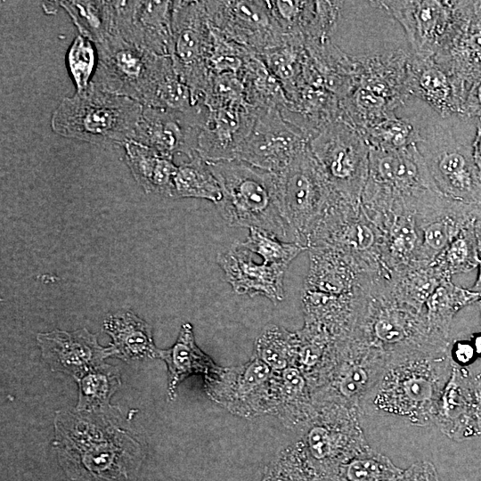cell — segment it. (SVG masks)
<instances>
[{"mask_svg": "<svg viewBox=\"0 0 481 481\" xmlns=\"http://www.w3.org/2000/svg\"><path fill=\"white\" fill-rule=\"evenodd\" d=\"M110 411L57 412L53 445L71 480L137 481L144 452Z\"/></svg>", "mask_w": 481, "mask_h": 481, "instance_id": "cell-1", "label": "cell"}, {"mask_svg": "<svg viewBox=\"0 0 481 481\" xmlns=\"http://www.w3.org/2000/svg\"><path fill=\"white\" fill-rule=\"evenodd\" d=\"M449 347H415L387 357L384 371L359 413L397 416L412 424L435 422L452 374Z\"/></svg>", "mask_w": 481, "mask_h": 481, "instance_id": "cell-2", "label": "cell"}, {"mask_svg": "<svg viewBox=\"0 0 481 481\" xmlns=\"http://www.w3.org/2000/svg\"><path fill=\"white\" fill-rule=\"evenodd\" d=\"M401 107L418 132L416 146L438 190L453 200L481 205V183L467 125L471 118L442 117L413 97Z\"/></svg>", "mask_w": 481, "mask_h": 481, "instance_id": "cell-3", "label": "cell"}, {"mask_svg": "<svg viewBox=\"0 0 481 481\" xmlns=\"http://www.w3.org/2000/svg\"><path fill=\"white\" fill-rule=\"evenodd\" d=\"M436 192H441L416 145L394 151L370 148L361 207L378 227L394 215L413 216Z\"/></svg>", "mask_w": 481, "mask_h": 481, "instance_id": "cell-4", "label": "cell"}, {"mask_svg": "<svg viewBox=\"0 0 481 481\" xmlns=\"http://www.w3.org/2000/svg\"><path fill=\"white\" fill-rule=\"evenodd\" d=\"M223 197L216 204L230 226L257 228L293 241L282 216L274 173L233 159L208 162Z\"/></svg>", "mask_w": 481, "mask_h": 481, "instance_id": "cell-5", "label": "cell"}, {"mask_svg": "<svg viewBox=\"0 0 481 481\" xmlns=\"http://www.w3.org/2000/svg\"><path fill=\"white\" fill-rule=\"evenodd\" d=\"M143 108L138 102L105 92L90 81L85 90L60 102L51 126L67 138L123 146L135 139Z\"/></svg>", "mask_w": 481, "mask_h": 481, "instance_id": "cell-6", "label": "cell"}, {"mask_svg": "<svg viewBox=\"0 0 481 481\" xmlns=\"http://www.w3.org/2000/svg\"><path fill=\"white\" fill-rule=\"evenodd\" d=\"M97 69L91 82L99 89L154 107L161 80L173 67L170 56H159L111 34L95 44Z\"/></svg>", "mask_w": 481, "mask_h": 481, "instance_id": "cell-7", "label": "cell"}, {"mask_svg": "<svg viewBox=\"0 0 481 481\" xmlns=\"http://www.w3.org/2000/svg\"><path fill=\"white\" fill-rule=\"evenodd\" d=\"M326 248L351 257L369 276L388 277L384 234L361 206L338 195L309 236L307 249Z\"/></svg>", "mask_w": 481, "mask_h": 481, "instance_id": "cell-8", "label": "cell"}, {"mask_svg": "<svg viewBox=\"0 0 481 481\" xmlns=\"http://www.w3.org/2000/svg\"><path fill=\"white\" fill-rule=\"evenodd\" d=\"M275 175L281 213L293 241L307 249L310 234L339 194L330 185L309 144Z\"/></svg>", "mask_w": 481, "mask_h": 481, "instance_id": "cell-9", "label": "cell"}, {"mask_svg": "<svg viewBox=\"0 0 481 481\" xmlns=\"http://www.w3.org/2000/svg\"><path fill=\"white\" fill-rule=\"evenodd\" d=\"M313 403L315 411L300 430V440L320 481H329L342 464L369 444L356 409L330 401Z\"/></svg>", "mask_w": 481, "mask_h": 481, "instance_id": "cell-10", "label": "cell"}, {"mask_svg": "<svg viewBox=\"0 0 481 481\" xmlns=\"http://www.w3.org/2000/svg\"><path fill=\"white\" fill-rule=\"evenodd\" d=\"M308 144L334 191L361 206L370 147L359 131L340 115L320 128Z\"/></svg>", "mask_w": 481, "mask_h": 481, "instance_id": "cell-11", "label": "cell"}, {"mask_svg": "<svg viewBox=\"0 0 481 481\" xmlns=\"http://www.w3.org/2000/svg\"><path fill=\"white\" fill-rule=\"evenodd\" d=\"M402 26L411 54L434 57L472 13L473 1H379Z\"/></svg>", "mask_w": 481, "mask_h": 481, "instance_id": "cell-12", "label": "cell"}, {"mask_svg": "<svg viewBox=\"0 0 481 481\" xmlns=\"http://www.w3.org/2000/svg\"><path fill=\"white\" fill-rule=\"evenodd\" d=\"M387 355L349 335L338 341L332 363L312 392L313 402L330 401L359 412V407L381 377Z\"/></svg>", "mask_w": 481, "mask_h": 481, "instance_id": "cell-13", "label": "cell"}, {"mask_svg": "<svg viewBox=\"0 0 481 481\" xmlns=\"http://www.w3.org/2000/svg\"><path fill=\"white\" fill-rule=\"evenodd\" d=\"M172 39L174 69L189 87L193 104H203L212 43L205 1H173Z\"/></svg>", "mask_w": 481, "mask_h": 481, "instance_id": "cell-14", "label": "cell"}, {"mask_svg": "<svg viewBox=\"0 0 481 481\" xmlns=\"http://www.w3.org/2000/svg\"><path fill=\"white\" fill-rule=\"evenodd\" d=\"M280 371L255 355L240 366L221 367L205 379L211 400L231 413L254 418L275 414Z\"/></svg>", "mask_w": 481, "mask_h": 481, "instance_id": "cell-15", "label": "cell"}, {"mask_svg": "<svg viewBox=\"0 0 481 481\" xmlns=\"http://www.w3.org/2000/svg\"><path fill=\"white\" fill-rule=\"evenodd\" d=\"M209 25L256 55L287 44L270 1H205Z\"/></svg>", "mask_w": 481, "mask_h": 481, "instance_id": "cell-16", "label": "cell"}, {"mask_svg": "<svg viewBox=\"0 0 481 481\" xmlns=\"http://www.w3.org/2000/svg\"><path fill=\"white\" fill-rule=\"evenodd\" d=\"M307 146V137L286 121L279 109H257L235 159L276 174Z\"/></svg>", "mask_w": 481, "mask_h": 481, "instance_id": "cell-17", "label": "cell"}, {"mask_svg": "<svg viewBox=\"0 0 481 481\" xmlns=\"http://www.w3.org/2000/svg\"><path fill=\"white\" fill-rule=\"evenodd\" d=\"M208 115L205 104L188 111L143 106L133 141L164 157L180 152L191 159Z\"/></svg>", "mask_w": 481, "mask_h": 481, "instance_id": "cell-18", "label": "cell"}, {"mask_svg": "<svg viewBox=\"0 0 481 481\" xmlns=\"http://www.w3.org/2000/svg\"><path fill=\"white\" fill-rule=\"evenodd\" d=\"M113 33L159 56L172 52L173 1H111Z\"/></svg>", "mask_w": 481, "mask_h": 481, "instance_id": "cell-19", "label": "cell"}, {"mask_svg": "<svg viewBox=\"0 0 481 481\" xmlns=\"http://www.w3.org/2000/svg\"><path fill=\"white\" fill-rule=\"evenodd\" d=\"M406 86L411 97L424 102L440 116H465L466 86L434 57L410 55Z\"/></svg>", "mask_w": 481, "mask_h": 481, "instance_id": "cell-20", "label": "cell"}, {"mask_svg": "<svg viewBox=\"0 0 481 481\" xmlns=\"http://www.w3.org/2000/svg\"><path fill=\"white\" fill-rule=\"evenodd\" d=\"M37 341L51 370L68 374L76 381L110 356V347H102L97 336L85 328L38 333Z\"/></svg>", "mask_w": 481, "mask_h": 481, "instance_id": "cell-21", "label": "cell"}, {"mask_svg": "<svg viewBox=\"0 0 481 481\" xmlns=\"http://www.w3.org/2000/svg\"><path fill=\"white\" fill-rule=\"evenodd\" d=\"M253 253L236 241L217 255L227 282L239 295L264 296L274 305L284 299L283 279L288 266L257 263Z\"/></svg>", "mask_w": 481, "mask_h": 481, "instance_id": "cell-22", "label": "cell"}, {"mask_svg": "<svg viewBox=\"0 0 481 481\" xmlns=\"http://www.w3.org/2000/svg\"><path fill=\"white\" fill-rule=\"evenodd\" d=\"M256 114L257 109L246 102L208 110L199 136L197 153L207 162L235 159Z\"/></svg>", "mask_w": 481, "mask_h": 481, "instance_id": "cell-23", "label": "cell"}, {"mask_svg": "<svg viewBox=\"0 0 481 481\" xmlns=\"http://www.w3.org/2000/svg\"><path fill=\"white\" fill-rule=\"evenodd\" d=\"M472 376L463 367L452 363V374L441 396L435 422L453 439L472 435Z\"/></svg>", "mask_w": 481, "mask_h": 481, "instance_id": "cell-24", "label": "cell"}, {"mask_svg": "<svg viewBox=\"0 0 481 481\" xmlns=\"http://www.w3.org/2000/svg\"><path fill=\"white\" fill-rule=\"evenodd\" d=\"M435 60L469 88L481 79V21L474 15L462 25Z\"/></svg>", "mask_w": 481, "mask_h": 481, "instance_id": "cell-25", "label": "cell"}, {"mask_svg": "<svg viewBox=\"0 0 481 481\" xmlns=\"http://www.w3.org/2000/svg\"><path fill=\"white\" fill-rule=\"evenodd\" d=\"M103 330L110 336V356L130 362L158 357L151 326L131 311H118L106 315Z\"/></svg>", "mask_w": 481, "mask_h": 481, "instance_id": "cell-26", "label": "cell"}, {"mask_svg": "<svg viewBox=\"0 0 481 481\" xmlns=\"http://www.w3.org/2000/svg\"><path fill=\"white\" fill-rule=\"evenodd\" d=\"M158 358L167 366V395L170 400L176 396L178 385L187 377L201 373L204 379L217 372L220 366L196 345L192 326L186 322L181 326L175 343L168 349H159Z\"/></svg>", "mask_w": 481, "mask_h": 481, "instance_id": "cell-27", "label": "cell"}, {"mask_svg": "<svg viewBox=\"0 0 481 481\" xmlns=\"http://www.w3.org/2000/svg\"><path fill=\"white\" fill-rule=\"evenodd\" d=\"M123 146L126 162L145 192L172 198L177 171L173 159L164 157L135 141H129Z\"/></svg>", "mask_w": 481, "mask_h": 481, "instance_id": "cell-28", "label": "cell"}, {"mask_svg": "<svg viewBox=\"0 0 481 481\" xmlns=\"http://www.w3.org/2000/svg\"><path fill=\"white\" fill-rule=\"evenodd\" d=\"M310 386L294 366L280 371L275 416L283 425L293 430H301L314 413Z\"/></svg>", "mask_w": 481, "mask_h": 481, "instance_id": "cell-29", "label": "cell"}, {"mask_svg": "<svg viewBox=\"0 0 481 481\" xmlns=\"http://www.w3.org/2000/svg\"><path fill=\"white\" fill-rule=\"evenodd\" d=\"M478 300L479 293L458 287L451 279H444L424 306L426 319L432 333L449 340L451 322L456 313Z\"/></svg>", "mask_w": 481, "mask_h": 481, "instance_id": "cell-30", "label": "cell"}, {"mask_svg": "<svg viewBox=\"0 0 481 481\" xmlns=\"http://www.w3.org/2000/svg\"><path fill=\"white\" fill-rule=\"evenodd\" d=\"M246 102L255 109H285L289 103L280 82L266 65L253 54L239 73Z\"/></svg>", "mask_w": 481, "mask_h": 481, "instance_id": "cell-31", "label": "cell"}, {"mask_svg": "<svg viewBox=\"0 0 481 481\" xmlns=\"http://www.w3.org/2000/svg\"><path fill=\"white\" fill-rule=\"evenodd\" d=\"M431 263L412 262L392 272L390 285L395 298L419 310L444 281Z\"/></svg>", "mask_w": 481, "mask_h": 481, "instance_id": "cell-32", "label": "cell"}, {"mask_svg": "<svg viewBox=\"0 0 481 481\" xmlns=\"http://www.w3.org/2000/svg\"><path fill=\"white\" fill-rule=\"evenodd\" d=\"M223 197L221 186L205 161L198 153L177 167L174 178L172 198H198L215 205Z\"/></svg>", "mask_w": 481, "mask_h": 481, "instance_id": "cell-33", "label": "cell"}, {"mask_svg": "<svg viewBox=\"0 0 481 481\" xmlns=\"http://www.w3.org/2000/svg\"><path fill=\"white\" fill-rule=\"evenodd\" d=\"M475 221L466 224L447 247L431 262L442 279L464 273L478 266L480 257L474 227Z\"/></svg>", "mask_w": 481, "mask_h": 481, "instance_id": "cell-34", "label": "cell"}, {"mask_svg": "<svg viewBox=\"0 0 481 481\" xmlns=\"http://www.w3.org/2000/svg\"><path fill=\"white\" fill-rule=\"evenodd\" d=\"M77 382L79 387L77 410L84 412L111 410L110 397L121 384L118 369L105 363L89 371Z\"/></svg>", "mask_w": 481, "mask_h": 481, "instance_id": "cell-35", "label": "cell"}, {"mask_svg": "<svg viewBox=\"0 0 481 481\" xmlns=\"http://www.w3.org/2000/svg\"><path fill=\"white\" fill-rule=\"evenodd\" d=\"M403 471L369 446L342 464L329 481H398Z\"/></svg>", "mask_w": 481, "mask_h": 481, "instance_id": "cell-36", "label": "cell"}, {"mask_svg": "<svg viewBox=\"0 0 481 481\" xmlns=\"http://www.w3.org/2000/svg\"><path fill=\"white\" fill-rule=\"evenodd\" d=\"M81 36L95 44L113 33L111 1H59Z\"/></svg>", "mask_w": 481, "mask_h": 481, "instance_id": "cell-37", "label": "cell"}, {"mask_svg": "<svg viewBox=\"0 0 481 481\" xmlns=\"http://www.w3.org/2000/svg\"><path fill=\"white\" fill-rule=\"evenodd\" d=\"M298 346L297 331L291 332L276 324H267L254 344L253 355L272 370L281 371L293 366Z\"/></svg>", "mask_w": 481, "mask_h": 481, "instance_id": "cell-38", "label": "cell"}, {"mask_svg": "<svg viewBox=\"0 0 481 481\" xmlns=\"http://www.w3.org/2000/svg\"><path fill=\"white\" fill-rule=\"evenodd\" d=\"M261 481H320L302 441L281 450L265 467Z\"/></svg>", "mask_w": 481, "mask_h": 481, "instance_id": "cell-39", "label": "cell"}, {"mask_svg": "<svg viewBox=\"0 0 481 481\" xmlns=\"http://www.w3.org/2000/svg\"><path fill=\"white\" fill-rule=\"evenodd\" d=\"M305 54L303 45L285 44L257 55L280 82L288 100L300 78Z\"/></svg>", "mask_w": 481, "mask_h": 481, "instance_id": "cell-40", "label": "cell"}, {"mask_svg": "<svg viewBox=\"0 0 481 481\" xmlns=\"http://www.w3.org/2000/svg\"><path fill=\"white\" fill-rule=\"evenodd\" d=\"M370 148L394 151L416 145L419 135L405 117L395 115L370 127L363 135Z\"/></svg>", "mask_w": 481, "mask_h": 481, "instance_id": "cell-41", "label": "cell"}, {"mask_svg": "<svg viewBox=\"0 0 481 481\" xmlns=\"http://www.w3.org/2000/svg\"><path fill=\"white\" fill-rule=\"evenodd\" d=\"M242 245L267 264L289 266V263L306 249L300 244L286 242L276 236L257 228H249Z\"/></svg>", "mask_w": 481, "mask_h": 481, "instance_id": "cell-42", "label": "cell"}, {"mask_svg": "<svg viewBox=\"0 0 481 481\" xmlns=\"http://www.w3.org/2000/svg\"><path fill=\"white\" fill-rule=\"evenodd\" d=\"M69 72L77 86V92L85 90L94 63V49L88 39L77 36L67 54Z\"/></svg>", "mask_w": 481, "mask_h": 481, "instance_id": "cell-43", "label": "cell"}, {"mask_svg": "<svg viewBox=\"0 0 481 481\" xmlns=\"http://www.w3.org/2000/svg\"><path fill=\"white\" fill-rule=\"evenodd\" d=\"M398 481H439V477L435 466L423 461L404 469Z\"/></svg>", "mask_w": 481, "mask_h": 481, "instance_id": "cell-44", "label": "cell"}, {"mask_svg": "<svg viewBox=\"0 0 481 481\" xmlns=\"http://www.w3.org/2000/svg\"><path fill=\"white\" fill-rule=\"evenodd\" d=\"M452 363L462 367L469 363L477 355L471 340L454 341L451 348H448Z\"/></svg>", "mask_w": 481, "mask_h": 481, "instance_id": "cell-45", "label": "cell"}, {"mask_svg": "<svg viewBox=\"0 0 481 481\" xmlns=\"http://www.w3.org/2000/svg\"><path fill=\"white\" fill-rule=\"evenodd\" d=\"M472 435L481 436V375L472 377Z\"/></svg>", "mask_w": 481, "mask_h": 481, "instance_id": "cell-46", "label": "cell"}, {"mask_svg": "<svg viewBox=\"0 0 481 481\" xmlns=\"http://www.w3.org/2000/svg\"><path fill=\"white\" fill-rule=\"evenodd\" d=\"M464 115L470 118L481 116V79L469 90L465 103Z\"/></svg>", "mask_w": 481, "mask_h": 481, "instance_id": "cell-47", "label": "cell"}, {"mask_svg": "<svg viewBox=\"0 0 481 481\" xmlns=\"http://www.w3.org/2000/svg\"><path fill=\"white\" fill-rule=\"evenodd\" d=\"M476 119V133L472 143V154L477 176L481 183V116Z\"/></svg>", "mask_w": 481, "mask_h": 481, "instance_id": "cell-48", "label": "cell"}, {"mask_svg": "<svg viewBox=\"0 0 481 481\" xmlns=\"http://www.w3.org/2000/svg\"><path fill=\"white\" fill-rule=\"evenodd\" d=\"M474 227L477 241L478 253L481 258V214L475 220Z\"/></svg>", "mask_w": 481, "mask_h": 481, "instance_id": "cell-49", "label": "cell"}, {"mask_svg": "<svg viewBox=\"0 0 481 481\" xmlns=\"http://www.w3.org/2000/svg\"><path fill=\"white\" fill-rule=\"evenodd\" d=\"M470 340L472 342L477 355L481 356V332L475 333L471 337Z\"/></svg>", "mask_w": 481, "mask_h": 481, "instance_id": "cell-50", "label": "cell"}, {"mask_svg": "<svg viewBox=\"0 0 481 481\" xmlns=\"http://www.w3.org/2000/svg\"><path fill=\"white\" fill-rule=\"evenodd\" d=\"M469 289L474 291V292H477V293H481V258H480V262H479V265H478V275H477V278L474 285Z\"/></svg>", "mask_w": 481, "mask_h": 481, "instance_id": "cell-51", "label": "cell"}, {"mask_svg": "<svg viewBox=\"0 0 481 481\" xmlns=\"http://www.w3.org/2000/svg\"><path fill=\"white\" fill-rule=\"evenodd\" d=\"M479 312H480V322H481V299L477 302Z\"/></svg>", "mask_w": 481, "mask_h": 481, "instance_id": "cell-52", "label": "cell"}, {"mask_svg": "<svg viewBox=\"0 0 481 481\" xmlns=\"http://www.w3.org/2000/svg\"><path fill=\"white\" fill-rule=\"evenodd\" d=\"M479 295H480V299H481V293H479Z\"/></svg>", "mask_w": 481, "mask_h": 481, "instance_id": "cell-53", "label": "cell"}]
</instances>
